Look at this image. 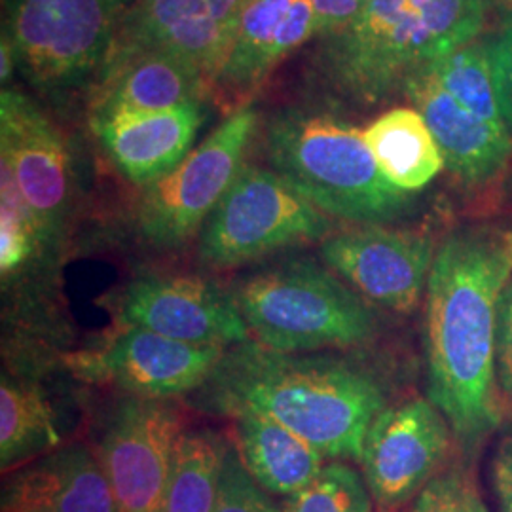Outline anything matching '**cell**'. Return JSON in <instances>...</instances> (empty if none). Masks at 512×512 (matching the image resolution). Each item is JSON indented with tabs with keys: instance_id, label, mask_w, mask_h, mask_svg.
Segmentation results:
<instances>
[{
	"instance_id": "f1b7e54d",
	"label": "cell",
	"mask_w": 512,
	"mask_h": 512,
	"mask_svg": "<svg viewBox=\"0 0 512 512\" xmlns=\"http://www.w3.org/2000/svg\"><path fill=\"white\" fill-rule=\"evenodd\" d=\"M495 380L505 393L512 395V277L503 287L497 302Z\"/></svg>"
},
{
	"instance_id": "8992f818",
	"label": "cell",
	"mask_w": 512,
	"mask_h": 512,
	"mask_svg": "<svg viewBox=\"0 0 512 512\" xmlns=\"http://www.w3.org/2000/svg\"><path fill=\"white\" fill-rule=\"evenodd\" d=\"M236 304L256 342L285 353L368 342L376 317L363 296L310 260H291L247 279Z\"/></svg>"
},
{
	"instance_id": "9c48e42d",
	"label": "cell",
	"mask_w": 512,
	"mask_h": 512,
	"mask_svg": "<svg viewBox=\"0 0 512 512\" xmlns=\"http://www.w3.org/2000/svg\"><path fill=\"white\" fill-rule=\"evenodd\" d=\"M258 126L253 105L226 116L183 164L143 186L135 213L139 234L158 249H175L194 238L238 177Z\"/></svg>"
},
{
	"instance_id": "ba28073f",
	"label": "cell",
	"mask_w": 512,
	"mask_h": 512,
	"mask_svg": "<svg viewBox=\"0 0 512 512\" xmlns=\"http://www.w3.org/2000/svg\"><path fill=\"white\" fill-rule=\"evenodd\" d=\"M107 0H6L2 31L23 78L40 92H71L97 80L118 33Z\"/></svg>"
},
{
	"instance_id": "9a60e30c",
	"label": "cell",
	"mask_w": 512,
	"mask_h": 512,
	"mask_svg": "<svg viewBox=\"0 0 512 512\" xmlns=\"http://www.w3.org/2000/svg\"><path fill=\"white\" fill-rule=\"evenodd\" d=\"M448 427L439 408L425 399L385 408L372 421L359 461L382 509L403 505L437 475L450 446Z\"/></svg>"
},
{
	"instance_id": "83f0119b",
	"label": "cell",
	"mask_w": 512,
	"mask_h": 512,
	"mask_svg": "<svg viewBox=\"0 0 512 512\" xmlns=\"http://www.w3.org/2000/svg\"><path fill=\"white\" fill-rule=\"evenodd\" d=\"M213 512H281V507L249 475L238 450L228 448Z\"/></svg>"
},
{
	"instance_id": "5bb4252c",
	"label": "cell",
	"mask_w": 512,
	"mask_h": 512,
	"mask_svg": "<svg viewBox=\"0 0 512 512\" xmlns=\"http://www.w3.org/2000/svg\"><path fill=\"white\" fill-rule=\"evenodd\" d=\"M118 317L124 327L196 346L228 349L251 334L236 298L194 275H154L131 283L120 298Z\"/></svg>"
},
{
	"instance_id": "836d02e7",
	"label": "cell",
	"mask_w": 512,
	"mask_h": 512,
	"mask_svg": "<svg viewBox=\"0 0 512 512\" xmlns=\"http://www.w3.org/2000/svg\"><path fill=\"white\" fill-rule=\"evenodd\" d=\"M0 80L2 84H6L8 80H12L14 73L18 71V59H16V52L14 46L10 42L8 35L2 31V42H0Z\"/></svg>"
},
{
	"instance_id": "277c9868",
	"label": "cell",
	"mask_w": 512,
	"mask_h": 512,
	"mask_svg": "<svg viewBox=\"0 0 512 512\" xmlns=\"http://www.w3.org/2000/svg\"><path fill=\"white\" fill-rule=\"evenodd\" d=\"M262 143L275 173L329 217L382 226L414 207V194L382 173L363 131L325 107H279L264 124Z\"/></svg>"
},
{
	"instance_id": "d4e9b609",
	"label": "cell",
	"mask_w": 512,
	"mask_h": 512,
	"mask_svg": "<svg viewBox=\"0 0 512 512\" xmlns=\"http://www.w3.org/2000/svg\"><path fill=\"white\" fill-rule=\"evenodd\" d=\"M44 243L37 219L19 192L10 167L0 162V272L8 277Z\"/></svg>"
},
{
	"instance_id": "4fadbf2b",
	"label": "cell",
	"mask_w": 512,
	"mask_h": 512,
	"mask_svg": "<svg viewBox=\"0 0 512 512\" xmlns=\"http://www.w3.org/2000/svg\"><path fill=\"white\" fill-rule=\"evenodd\" d=\"M431 238L410 230L365 226L330 234L321 258L361 296L395 313H412L435 262Z\"/></svg>"
},
{
	"instance_id": "ffe728a7",
	"label": "cell",
	"mask_w": 512,
	"mask_h": 512,
	"mask_svg": "<svg viewBox=\"0 0 512 512\" xmlns=\"http://www.w3.org/2000/svg\"><path fill=\"white\" fill-rule=\"evenodd\" d=\"M4 501L40 512H118L101 459L71 446L38 461L16 478Z\"/></svg>"
},
{
	"instance_id": "8d00e7d4",
	"label": "cell",
	"mask_w": 512,
	"mask_h": 512,
	"mask_svg": "<svg viewBox=\"0 0 512 512\" xmlns=\"http://www.w3.org/2000/svg\"><path fill=\"white\" fill-rule=\"evenodd\" d=\"M107 2H109L110 6L120 14V12H122V10H126L128 6L131 8L137 0H107Z\"/></svg>"
},
{
	"instance_id": "603a6c76",
	"label": "cell",
	"mask_w": 512,
	"mask_h": 512,
	"mask_svg": "<svg viewBox=\"0 0 512 512\" xmlns=\"http://www.w3.org/2000/svg\"><path fill=\"white\" fill-rule=\"evenodd\" d=\"M228 448L213 431H183L171 459L164 512H213Z\"/></svg>"
},
{
	"instance_id": "7c38bea8",
	"label": "cell",
	"mask_w": 512,
	"mask_h": 512,
	"mask_svg": "<svg viewBox=\"0 0 512 512\" xmlns=\"http://www.w3.org/2000/svg\"><path fill=\"white\" fill-rule=\"evenodd\" d=\"M0 162L10 167L44 241L54 238L73 198L71 154L54 120L14 88L0 92Z\"/></svg>"
},
{
	"instance_id": "d6986e66",
	"label": "cell",
	"mask_w": 512,
	"mask_h": 512,
	"mask_svg": "<svg viewBox=\"0 0 512 512\" xmlns=\"http://www.w3.org/2000/svg\"><path fill=\"white\" fill-rule=\"evenodd\" d=\"M164 50L196 65L207 84L219 73L224 44L207 0H137L120 21L112 52Z\"/></svg>"
},
{
	"instance_id": "52a82bcc",
	"label": "cell",
	"mask_w": 512,
	"mask_h": 512,
	"mask_svg": "<svg viewBox=\"0 0 512 512\" xmlns=\"http://www.w3.org/2000/svg\"><path fill=\"white\" fill-rule=\"evenodd\" d=\"M329 215L274 169L243 164L200 232V260L236 268L330 236Z\"/></svg>"
},
{
	"instance_id": "e0dca14e",
	"label": "cell",
	"mask_w": 512,
	"mask_h": 512,
	"mask_svg": "<svg viewBox=\"0 0 512 512\" xmlns=\"http://www.w3.org/2000/svg\"><path fill=\"white\" fill-rule=\"evenodd\" d=\"M194 101H209V84L181 55L164 50L112 52L95 80L90 120L162 112Z\"/></svg>"
},
{
	"instance_id": "2e32d148",
	"label": "cell",
	"mask_w": 512,
	"mask_h": 512,
	"mask_svg": "<svg viewBox=\"0 0 512 512\" xmlns=\"http://www.w3.org/2000/svg\"><path fill=\"white\" fill-rule=\"evenodd\" d=\"M317 37L315 0H249L209 101L226 116L253 105L277 65Z\"/></svg>"
},
{
	"instance_id": "7a4b0ae2",
	"label": "cell",
	"mask_w": 512,
	"mask_h": 512,
	"mask_svg": "<svg viewBox=\"0 0 512 512\" xmlns=\"http://www.w3.org/2000/svg\"><path fill=\"white\" fill-rule=\"evenodd\" d=\"M211 414H260L308 440L325 458L361 459L366 433L385 410L384 389L344 361L266 348L256 340L224 349L194 391Z\"/></svg>"
},
{
	"instance_id": "d6a6232c",
	"label": "cell",
	"mask_w": 512,
	"mask_h": 512,
	"mask_svg": "<svg viewBox=\"0 0 512 512\" xmlns=\"http://www.w3.org/2000/svg\"><path fill=\"white\" fill-rule=\"evenodd\" d=\"M249 0H207L211 14L219 25L220 35H222V44H224V57L232 44V38L236 35L239 18L245 10ZM224 61V59H222Z\"/></svg>"
},
{
	"instance_id": "4dcf8cb0",
	"label": "cell",
	"mask_w": 512,
	"mask_h": 512,
	"mask_svg": "<svg viewBox=\"0 0 512 512\" xmlns=\"http://www.w3.org/2000/svg\"><path fill=\"white\" fill-rule=\"evenodd\" d=\"M368 0H315L317 37L329 35L355 18Z\"/></svg>"
},
{
	"instance_id": "3957f363",
	"label": "cell",
	"mask_w": 512,
	"mask_h": 512,
	"mask_svg": "<svg viewBox=\"0 0 512 512\" xmlns=\"http://www.w3.org/2000/svg\"><path fill=\"white\" fill-rule=\"evenodd\" d=\"M484 0H368L344 27L317 38L313 67L334 97L380 105L423 67L475 42Z\"/></svg>"
},
{
	"instance_id": "4316f807",
	"label": "cell",
	"mask_w": 512,
	"mask_h": 512,
	"mask_svg": "<svg viewBox=\"0 0 512 512\" xmlns=\"http://www.w3.org/2000/svg\"><path fill=\"white\" fill-rule=\"evenodd\" d=\"M410 512H488L475 476L465 467H452L433 476Z\"/></svg>"
},
{
	"instance_id": "e575fe53",
	"label": "cell",
	"mask_w": 512,
	"mask_h": 512,
	"mask_svg": "<svg viewBox=\"0 0 512 512\" xmlns=\"http://www.w3.org/2000/svg\"><path fill=\"white\" fill-rule=\"evenodd\" d=\"M484 4L494 12L501 25L512 23V0H484Z\"/></svg>"
},
{
	"instance_id": "484cf974",
	"label": "cell",
	"mask_w": 512,
	"mask_h": 512,
	"mask_svg": "<svg viewBox=\"0 0 512 512\" xmlns=\"http://www.w3.org/2000/svg\"><path fill=\"white\" fill-rule=\"evenodd\" d=\"M281 512H372L370 490L344 463H329L302 492L291 495Z\"/></svg>"
},
{
	"instance_id": "f546056e",
	"label": "cell",
	"mask_w": 512,
	"mask_h": 512,
	"mask_svg": "<svg viewBox=\"0 0 512 512\" xmlns=\"http://www.w3.org/2000/svg\"><path fill=\"white\" fill-rule=\"evenodd\" d=\"M490 57L501 112L512 133V23L503 25L490 42Z\"/></svg>"
},
{
	"instance_id": "5b68a950",
	"label": "cell",
	"mask_w": 512,
	"mask_h": 512,
	"mask_svg": "<svg viewBox=\"0 0 512 512\" xmlns=\"http://www.w3.org/2000/svg\"><path fill=\"white\" fill-rule=\"evenodd\" d=\"M403 93L431 129L444 167L467 186L495 181L509 164L512 133L495 90L490 42H471L412 74Z\"/></svg>"
},
{
	"instance_id": "8fae6325",
	"label": "cell",
	"mask_w": 512,
	"mask_h": 512,
	"mask_svg": "<svg viewBox=\"0 0 512 512\" xmlns=\"http://www.w3.org/2000/svg\"><path fill=\"white\" fill-rule=\"evenodd\" d=\"M183 435L179 410L162 399L120 404L101 440V463L118 512H164L175 446Z\"/></svg>"
},
{
	"instance_id": "30bf717a",
	"label": "cell",
	"mask_w": 512,
	"mask_h": 512,
	"mask_svg": "<svg viewBox=\"0 0 512 512\" xmlns=\"http://www.w3.org/2000/svg\"><path fill=\"white\" fill-rule=\"evenodd\" d=\"M224 348L171 340L137 327H124L105 346L76 351L65 363L76 378L114 385L141 399H169L202 387Z\"/></svg>"
},
{
	"instance_id": "d590c367",
	"label": "cell",
	"mask_w": 512,
	"mask_h": 512,
	"mask_svg": "<svg viewBox=\"0 0 512 512\" xmlns=\"http://www.w3.org/2000/svg\"><path fill=\"white\" fill-rule=\"evenodd\" d=\"M2 512H40L37 509H31L27 505H21V503H14V501H4V509Z\"/></svg>"
},
{
	"instance_id": "74e56055",
	"label": "cell",
	"mask_w": 512,
	"mask_h": 512,
	"mask_svg": "<svg viewBox=\"0 0 512 512\" xmlns=\"http://www.w3.org/2000/svg\"><path fill=\"white\" fill-rule=\"evenodd\" d=\"M511 247H512V238H511Z\"/></svg>"
},
{
	"instance_id": "7402d4cb",
	"label": "cell",
	"mask_w": 512,
	"mask_h": 512,
	"mask_svg": "<svg viewBox=\"0 0 512 512\" xmlns=\"http://www.w3.org/2000/svg\"><path fill=\"white\" fill-rule=\"evenodd\" d=\"M363 137L382 173L404 192L425 188L444 167L439 145L416 109L387 110L366 126Z\"/></svg>"
},
{
	"instance_id": "6da1fadb",
	"label": "cell",
	"mask_w": 512,
	"mask_h": 512,
	"mask_svg": "<svg viewBox=\"0 0 512 512\" xmlns=\"http://www.w3.org/2000/svg\"><path fill=\"white\" fill-rule=\"evenodd\" d=\"M512 277L511 238L459 230L440 245L427 283V391L465 448L501 421L495 397L499 294Z\"/></svg>"
},
{
	"instance_id": "cb8c5ba5",
	"label": "cell",
	"mask_w": 512,
	"mask_h": 512,
	"mask_svg": "<svg viewBox=\"0 0 512 512\" xmlns=\"http://www.w3.org/2000/svg\"><path fill=\"white\" fill-rule=\"evenodd\" d=\"M59 435L54 412L35 387L2 378L0 385V465L2 471L50 450Z\"/></svg>"
},
{
	"instance_id": "44dd1931",
	"label": "cell",
	"mask_w": 512,
	"mask_h": 512,
	"mask_svg": "<svg viewBox=\"0 0 512 512\" xmlns=\"http://www.w3.org/2000/svg\"><path fill=\"white\" fill-rule=\"evenodd\" d=\"M236 421L239 458L264 492L291 497L321 475L325 456L285 425L260 414Z\"/></svg>"
},
{
	"instance_id": "ac0fdd59",
	"label": "cell",
	"mask_w": 512,
	"mask_h": 512,
	"mask_svg": "<svg viewBox=\"0 0 512 512\" xmlns=\"http://www.w3.org/2000/svg\"><path fill=\"white\" fill-rule=\"evenodd\" d=\"M205 103L194 101L162 112L116 114L90 120V126L116 169L129 183L143 188L169 175L194 150Z\"/></svg>"
},
{
	"instance_id": "1f68e13d",
	"label": "cell",
	"mask_w": 512,
	"mask_h": 512,
	"mask_svg": "<svg viewBox=\"0 0 512 512\" xmlns=\"http://www.w3.org/2000/svg\"><path fill=\"white\" fill-rule=\"evenodd\" d=\"M492 480L501 512H512V435L499 444L492 461Z\"/></svg>"
}]
</instances>
